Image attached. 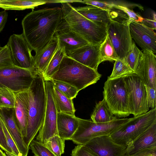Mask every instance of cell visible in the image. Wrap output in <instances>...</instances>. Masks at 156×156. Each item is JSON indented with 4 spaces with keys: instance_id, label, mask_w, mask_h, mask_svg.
<instances>
[{
    "instance_id": "cell-11",
    "label": "cell",
    "mask_w": 156,
    "mask_h": 156,
    "mask_svg": "<svg viewBox=\"0 0 156 156\" xmlns=\"http://www.w3.org/2000/svg\"><path fill=\"white\" fill-rule=\"evenodd\" d=\"M6 45L14 66L34 72V61L32 50L23 34L12 35Z\"/></svg>"
},
{
    "instance_id": "cell-3",
    "label": "cell",
    "mask_w": 156,
    "mask_h": 156,
    "mask_svg": "<svg viewBox=\"0 0 156 156\" xmlns=\"http://www.w3.org/2000/svg\"><path fill=\"white\" fill-rule=\"evenodd\" d=\"M61 24L78 34L89 43L100 45L107 35V26L92 21L78 12L69 3H62Z\"/></svg>"
},
{
    "instance_id": "cell-36",
    "label": "cell",
    "mask_w": 156,
    "mask_h": 156,
    "mask_svg": "<svg viewBox=\"0 0 156 156\" xmlns=\"http://www.w3.org/2000/svg\"><path fill=\"white\" fill-rule=\"evenodd\" d=\"M0 122L4 133L7 144L12 150L13 154L16 156H22L13 139L8 132L4 123L0 117Z\"/></svg>"
},
{
    "instance_id": "cell-28",
    "label": "cell",
    "mask_w": 156,
    "mask_h": 156,
    "mask_svg": "<svg viewBox=\"0 0 156 156\" xmlns=\"http://www.w3.org/2000/svg\"><path fill=\"white\" fill-rule=\"evenodd\" d=\"M101 63L105 61H116L119 59L115 50L107 34L104 41L99 47Z\"/></svg>"
},
{
    "instance_id": "cell-19",
    "label": "cell",
    "mask_w": 156,
    "mask_h": 156,
    "mask_svg": "<svg viewBox=\"0 0 156 156\" xmlns=\"http://www.w3.org/2000/svg\"><path fill=\"white\" fill-rule=\"evenodd\" d=\"M15 93V101L14 108L16 122L24 139L26 135L29 116V97L28 90Z\"/></svg>"
},
{
    "instance_id": "cell-10",
    "label": "cell",
    "mask_w": 156,
    "mask_h": 156,
    "mask_svg": "<svg viewBox=\"0 0 156 156\" xmlns=\"http://www.w3.org/2000/svg\"><path fill=\"white\" fill-rule=\"evenodd\" d=\"M44 81L47 97L45 117L36 140L44 144L50 137L58 135L57 124V112L53 95V85L50 80Z\"/></svg>"
},
{
    "instance_id": "cell-1",
    "label": "cell",
    "mask_w": 156,
    "mask_h": 156,
    "mask_svg": "<svg viewBox=\"0 0 156 156\" xmlns=\"http://www.w3.org/2000/svg\"><path fill=\"white\" fill-rule=\"evenodd\" d=\"M62 20L61 7L33 10L22 21L23 34L35 53L42 49L55 36Z\"/></svg>"
},
{
    "instance_id": "cell-39",
    "label": "cell",
    "mask_w": 156,
    "mask_h": 156,
    "mask_svg": "<svg viewBox=\"0 0 156 156\" xmlns=\"http://www.w3.org/2000/svg\"><path fill=\"white\" fill-rule=\"evenodd\" d=\"M145 85V84H144ZM147 93V99L148 107L152 109L156 108V89L145 85Z\"/></svg>"
},
{
    "instance_id": "cell-42",
    "label": "cell",
    "mask_w": 156,
    "mask_h": 156,
    "mask_svg": "<svg viewBox=\"0 0 156 156\" xmlns=\"http://www.w3.org/2000/svg\"><path fill=\"white\" fill-rule=\"evenodd\" d=\"M0 147L5 152L13 154L11 149L8 146L2 126L0 122Z\"/></svg>"
},
{
    "instance_id": "cell-45",
    "label": "cell",
    "mask_w": 156,
    "mask_h": 156,
    "mask_svg": "<svg viewBox=\"0 0 156 156\" xmlns=\"http://www.w3.org/2000/svg\"><path fill=\"white\" fill-rule=\"evenodd\" d=\"M82 0H52V3H69L73 2L80 3Z\"/></svg>"
},
{
    "instance_id": "cell-32",
    "label": "cell",
    "mask_w": 156,
    "mask_h": 156,
    "mask_svg": "<svg viewBox=\"0 0 156 156\" xmlns=\"http://www.w3.org/2000/svg\"><path fill=\"white\" fill-rule=\"evenodd\" d=\"M53 86L68 98L73 99L76 98L79 91L75 87L66 83L54 80H50Z\"/></svg>"
},
{
    "instance_id": "cell-6",
    "label": "cell",
    "mask_w": 156,
    "mask_h": 156,
    "mask_svg": "<svg viewBox=\"0 0 156 156\" xmlns=\"http://www.w3.org/2000/svg\"><path fill=\"white\" fill-rule=\"evenodd\" d=\"M130 119L117 118L108 122L96 123L91 119H83L79 118L78 127L70 140L77 145H83L94 138L110 135Z\"/></svg>"
},
{
    "instance_id": "cell-21",
    "label": "cell",
    "mask_w": 156,
    "mask_h": 156,
    "mask_svg": "<svg viewBox=\"0 0 156 156\" xmlns=\"http://www.w3.org/2000/svg\"><path fill=\"white\" fill-rule=\"evenodd\" d=\"M79 118L62 113H57V124L58 136L65 140H70L79 125Z\"/></svg>"
},
{
    "instance_id": "cell-17",
    "label": "cell",
    "mask_w": 156,
    "mask_h": 156,
    "mask_svg": "<svg viewBox=\"0 0 156 156\" xmlns=\"http://www.w3.org/2000/svg\"><path fill=\"white\" fill-rule=\"evenodd\" d=\"M99 46L89 43L67 56L79 63L98 71V65L101 63Z\"/></svg>"
},
{
    "instance_id": "cell-23",
    "label": "cell",
    "mask_w": 156,
    "mask_h": 156,
    "mask_svg": "<svg viewBox=\"0 0 156 156\" xmlns=\"http://www.w3.org/2000/svg\"><path fill=\"white\" fill-rule=\"evenodd\" d=\"M74 8L83 16L94 22L107 26L110 21L108 12L98 7L87 5Z\"/></svg>"
},
{
    "instance_id": "cell-43",
    "label": "cell",
    "mask_w": 156,
    "mask_h": 156,
    "mask_svg": "<svg viewBox=\"0 0 156 156\" xmlns=\"http://www.w3.org/2000/svg\"><path fill=\"white\" fill-rule=\"evenodd\" d=\"M8 17V13L6 10L0 12V33L5 27Z\"/></svg>"
},
{
    "instance_id": "cell-15",
    "label": "cell",
    "mask_w": 156,
    "mask_h": 156,
    "mask_svg": "<svg viewBox=\"0 0 156 156\" xmlns=\"http://www.w3.org/2000/svg\"><path fill=\"white\" fill-rule=\"evenodd\" d=\"M0 117L22 156H27L29 147L25 143L18 126L14 108L0 107Z\"/></svg>"
},
{
    "instance_id": "cell-41",
    "label": "cell",
    "mask_w": 156,
    "mask_h": 156,
    "mask_svg": "<svg viewBox=\"0 0 156 156\" xmlns=\"http://www.w3.org/2000/svg\"><path fill=\"white\" fill-rule=\"evenodd\" d=\"M126 156H156V146L145 148Z\"/></svg>"
},
{
    "instance_id": "cell-18",
    "label": "cell",
    "mask_w": 156,
    "mask_h": 156,
    "mask_svg": "<svg viewBox=\"0 0 156 156\" xmlns=\"http://www.w3.org/2000/svg\"><path fill=\"white\" fill-rule=\"evenodd\" d=\"M55 36L58 38L59 45L64 48L67 55L89 43L81 36L61 24L57 29Z\"/></svg>"
},
{
    "instance_id": "cell-34",
    "label": "cell",
    "mask_w": 156,
    "mask_h": 156,
    "mask_svg": "<svg viewBox=\"0 0 156 156\" xmlns=\"http://www.w3.org/2000/svg\"><path fill=\"white\" fill-rule=\"evenodd\" d=\"M29 147L36 156H56L44 144L35 140L31 141Z\"/></svg>"
},
{
    "instance_id": "cell-26",
    "label": "cell",
    "mask_w": 156,
    "mask_h": 156,
    "mask_svg": "<svg viewBox=\"0 0 156 156\" xmlns=\"http://www.w3.org/2000/svg\"><path fill=\"white\" fill-rule=\"evenodd\" d=\"M53 95L57 113H62L75 116L76 110L72 99L68 98L54 87Z\"/></svg>"
},
{
    "instance_id": "cell-30",
    "label": "cell",
    "mask_w": 156,
    "mask_h": 156,
    "mask_svg": "<svg viewBox=\"0 0 156 156\" xmlns=\"http://www.w3.org/2000/svg\"><path fill=\"white\" fill-rule=\"evenodd\" d=\"M44 144L56 156H61L64 153L65 140L58 135L50 137Z\"/></svg>"
},
{
    "instance_id": "cell-47",
    "label": "cell",
    "mask_w": 156,
    "mask_h": 156,
    "mask_svg": "<svg viewBox=\"0 0 156 156\" xmlns=\"http://www.w3.org/2000/svg\"><path fill=\"white\" fill-rule=\"evenodd\" d=\"M5 154H6V156H15L12 154H11L10 153H9L7 152H5Z\"/></svg>"
},
{
    "instance_id": "cell-22",
    "label": "cell",
    "mask_w": 156,
    "mask_h": 156,
    "mask_svg": "<svg viewBox=\"0 0 156 156\" xmlns=\"http://www.w3.org/2000/svg\"><path fill=\"white\" fill-rule=\"evenodd\" d=\"M156 146V123L153 125L127 146L125 156L141 149Z\"/></svg>"
},
{
    "instance_id": "cell-35",
    "label": "cell",
    "mask_w": 156,
    "mask_h": 156,
    "mask_svg": "<svg viewBox=\"0 0 156 156\" xmlns=\"http://www.w3.org/2000/svg\"><path fill=\"white\" fill-rule=\"evenodd\" d=\"M13 66L9 50L6 44L0 50V69Z\"/></svg>"
},
{
    "instance_id": "cell-13",
    "label": "cell",
    "mask_w": 156,
    "mask_h": 156,
    "mask_svg": "<svg viewBox=\"0 0 156 156\" xmlns=\"http://www.w3.org/2000/svg\"><path fill=\"white\" fill-rule=\"evenodd\" d=\"M83 145L98 156H125L127 148L115 142L110 135L94 138Z\"/></svg>"
},
{
    "instance_id": "cell-27",
    "label": "cell",
    "mask_w": 156,
    "mask_h": 156,
    "mask_svg": "<svg viewBox=\"0 0 156 156\" xmlns=\"http://www.w3.org/2000/svg\"><path fill=\"white\" fill-rule=\"evenodd\" d=\"M66 55L64 48L59 45L44 74V80H48L58 70L64 57Z\"/></svg>"
},
{
    "instance_id": "cell-12",
    "label": "cell",
    "mask_w": 156,
    "mask_h": 156,
    "mask_svg": "<svg viewBox=\"0 0 156 156\" xmlns=\"http://www.w3.org/2000/svg\"><path fill=\"white\" fill-rule=\"evenodd\" d=\"M107 29V34L119 59H123L127 55L133 44L129 24L110 20Z\"/></svg>"
},
{
    "instance_id": "cell-46",
    "label": "cell",
    "mask_w": 156,
    "mask_h": 156,
    "mask_svg": "<svg viewBox=\"0 0 156 156\" xmlns=\"http://www.w3.org/2000/svg\"><path fill=\"white\" fill-rule=\"evenodd\" d=\"M0 156H6L5 153L0 149Z\"/></svg>"
},
{
    "instance_id": "cell-29",
    "label": "cell",
    "mask_w": 156,
    "mask_h": 156,
    "mask_svg": "<svg viewBox=\"0 0 156 156\" xmlns=\"http://www.w3.org/2000/svg\"><path fill=\"white\" fill-rule=\"evenodd\" d=\"M133 73L134 71L123 60L118 59L115 61L112 73L107 79L122 77Z\"/></svg>"
},
{
    "instance_id": "cell-7",
    "label": "cell",
    "mask_w": 156,
    "mask_h": 156,
    "mask_svg": "<svg viewBox=\"0 0 156 156\" xmlns=\"http://www.w3.org/2000/svg\"><path fill=\"white\" fill-rule=\"evenodd\" d=\"M103 89V98L112 114L119 118L129 116L128 99L123 77L107 79Z\"/></svg>"
},
{
    "instance_id": "cell-9",
    "label": "cell",
    "mask_w": 156,
    "mask_h": 156,
    "mask_svg": "<svg viewBox=\"0 0 156 156\" xmlns=\"http://www.w3.org/2000/svg\"><path fill=\"white\" fill-rule=\"evenodd\" d=\"M34 72L13 66L0 69V87L14 93L27 91L33 80Z\"/></svg>"
},
{
    "instance_id": "cell-4",
    "label": "cell",
    "mask_w": 156,
    "mask_h": 156,
    "mask_svg": "<svg viewBox=\"0 0 156 156\" xmlns=\"http://www.w3.org/2000/svg\"><path fill=\"white\" fill-rule=\"evenodd\" d=\"M101 75L98 71L84 66L65 55L58 69L48 80L62 82L75 87L79 91L95 83Z\"/></svg>"
},
{
    "instance_id": "cell-44",
    "label": "cell",
    "mask_w": 156,
    "mask_h": 156,
    "mask_svg": "<svg viewBox=\"0 0 156 156\" xmlns=\"http://www.w3.org/2000/svg\"><path fill=\"white\" fill-rule=\"evenodd\" d=\"M140 23L153 30L156 29V21L153 20L143 18Z\"/></svg>"
},
{
    "instance_id": "cell-14",
    "label": "cell",
    "mask_w": 156,
    "mask_h": 156,
    "mask_svg": "<svg viewBox=\"0 0 156 156\" xmlns=\"http://www.w3.org/2000/svg\"><path fill=\"white\" fill-rule=\"evenodd\" d=\"M134 73L142 80L144 84L156 89V57L152 52L143 51Z\"/></svg>"
},
{
    "instance_id": "cell-2",
    "label": "cell",
    "mask_w": 156,
    "mask_h": 156,
    "mask_svg": "<svg viewBox=\"0 0 156 156\" xmlns=\"http://www.w3.org/2000/svg\"><path fill=\"white\" fill-rule=\"evenodd\" d=\"M28 93L29 116L24 140L29 147L41 127L45 117L47 97L45 81L42 75L34 73Z\"/></svg>"
},
{
    "instance_id": "cell-31",
    "label": "cell",
    "mask_w": 156,
    "mask_h": 156,
    "mask_svg": "<svg viewBox=\"0 0 156 156\" xmlns=\"http://www.w3.org/2000/svg\"><path fill=\"white\" fill-rule=\"evenodd\" d=\"M14 92L6 87H0V107L14 108Z\"/></svg>"
},
{
    "instance_id": "cell-5",
    "label": "cell",
    "mask_w": 156,
    "mask_h": 156,
    "mask_svg": "<svg viewBox=\"0 0 156 156\" xmlns=\"http://www.w3.org/2000/svg\"><path fill=\"white\" fill-rule=\"evenodd\" d=\"M156 123V108L133 118L110 136L116 143L126 147L153 125Z\"/></svg>"
},
{
    "instance_id": "cell-25",
    "label": "cell",
    "mask_w": 156,
    "mask_h": 156,
    "mask_svg": "<svg viewBox=\"0 0 156 156\" xmlns=\"http://www.w3.org/2000/svg\"><path fill=\"white\" fill-rule=\"evenodd\" d=\"M112 112L105 99L96 104L91 115V119L96 123H105L112 122L117 118Z\"/></svg>"
},
{
    "instance_id": "cell-24",
    "label": "cell",
    "mask_w": 156,
    "mask_h": 156,
    "mask_svg": "<svg viewBox=\"0 0 156 156\" xmlns=\"http://www.w3.org/2000/svg\"><path fill=\"white\" fill-rule=\"evenodd\" d=\"M49 0H0V8L5 10H33L38 6L49 3Z\"/></svg>"
},
{
    "instance_id": "cell-40",
    "label": "cell",
    "mask_w": 156,
    "mask_h": 156,
    "mask_svg": "<svg viewBox=\"0 0 156 156\" xmlns=\"http://www.w3.org/2000/svg\"><path fill=\"white\" fill-rule=\"evenodd\" d=\"M72 156H98L85 148L83 145H77L72 150Z\"/></svg>"
},
{
    "instance_id": "cell-38",
    "label": "cell",
    "mask_w": 156,
    "mask_h": 156,
    "mask_svg": "<svg viewBox=\"0 0 156 156\" xmlns=\"http://www.w3.org/2000/svg\"><path fill=\"white\" fill-rule=\"evenodd\" d=\"M80 3L94 6L108 12L113 7L114 3L103 1L82 0Z\"/></svg>"
},
{
    "instance_id": "cell-16",
    "label": "cell",
    "mask_w": 156,
    "mask_h": 156,
    "mask_svg": "<svg viewBox=\"0 0 156 156\" xmlns=\"http://www.w3.org/2000/svg\"><path fill=\"white\" fill-rule=\"evenodd\" d=\"M131 37L143 51L156 53V34L153 30L140 23L132 22L129 24Z\"/></svg>"
},
{
    "instance_id": "cell-20",
    "label": "cell",
    "mask_w": 156,
    "mask_h": 156,
    "mask_svg": "<svg viewBox=\"0 0 156 156\" xmlns=\"http://www.w3.org/2000/svg\"><path fill=\"white\" fill-rule=\"evenodd\" d=\"M58 45L57 37L55 36L50 42L34 56V72L42 75L45 71Z\"/></svg>"
},
{
    "instance_id": "cell-8",
    "label": "cell",
    "mask_w": 156,
    "mask_h": 156,
    "mask_svg": "<svg viewBox=\"0 0 156 156\" xmlns=\"http://www.w3.org/2000/svg\"><path fill=\"white\" fill-rule=\"evenodd\" d=\"M127 93L130 114L134 117L149 111L145 85L135 73L123 77Z\"/></svg>"
},
{
    "instance_id": "cell-48",
    "label": "cell",
    "mask_w": 156,
    "mask_h": 156,
    "mask_svg": "<svg viewBox=\"0 0 156 156\" xmlns=\"http://www.w3.org/2000/svg\"><path fill=\"white\" fill-rule=\"evenodd\" d=\"M2 48V47H1L0 45V50Z\"/></svg>"
},
{
    "instance_id": "cell-37",
    "label": "cell",
    "mask_w": 156,
    "mask_h": 156,
    "mask_svg": "<svg viewBox=\"0 0 156 156\" xmlns=\"http://www.w3.org/2000/svg\"><path fill=\"white\" fill-rule=\"evenodd\" d=\"M114 7L119 9L123 11L128 16L131 22L141 23L143 18L139 14L135 13L127 7L122 5L114 3Z\"/></svg>"
},
{
    "instance_id": "cell-49",
    "label": "cell",
    "mask_w": 156,
    "mask_h": 156,
    "mask_svg": "<svg viewBox=\"0 0 156 156\" xmlns=\"http://www.w3.org/2000/svg\"><path fill=\"white\" fill-rule=\"evenodd\" d=\"M34 156H36V155H34Z\"/></svg>"
},
{
    "instance_id": "cell-33",
    "label": "cell",
    "mask_w": 156,
    "mask_h": 156,
    "mask_svg": "<svg viewBox=\"0 0 156 156\" xmlns=\"http://www.w3.org/2000/svg\"><path fill=\"white\" fill-rule=\"evenodd\" d=\"M142 54V52L137 47L135 43L133 42L130 50L127 56L123 60L134 72L139 59Z\"/></svg>"
}]
</instances>
